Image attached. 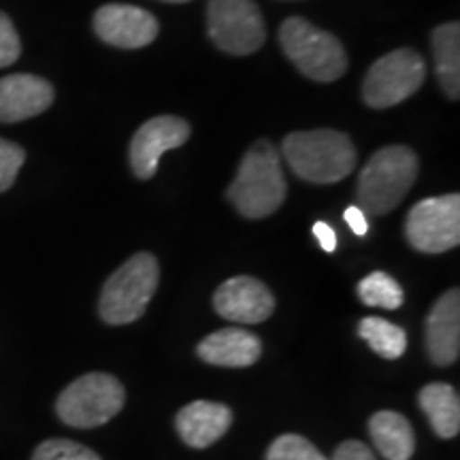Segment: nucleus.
Returning a JSON list of instances; mask_svg holds the SVG:
<instances>
[{"mask_svg":"<svg viewBox=\"0 0 460 460\" xmlns=\"http://www.w3.org/2000/svg\"><path fill=\"white\" fill-rule=\"evenodd\" d=\"M286 190L279 152L271 141L261 139L241 160L237 177L228 186V199L247 220H262L279 209Z\"/></svg>","mask_w":460,"mask_h":460,"instance_id":"1","label":"nucleus"},{"mask_svg":"<svg viewBox=\"0 0 460 460\" xmlns=\"http://www.w3.org/2000/svg\"><path fill=\"white\" fill-rule=\"evenodd\" d=\"M288 166L305 181L335 183L354 171L356 147L348 135L339 130H298L281 143Z\"/></svg>","mask_w":460,"mask_h":460,"instance_id":"2","label":"nucleus"},{"mask_svg":"<svg viewBox=\"0 0 460 460\" xmlns=\"http://www.w3.org/2000/svg\"><path fill=\"white\" fill-rule=\"evenodd\" d=\"M416 152L405 146L377 149L360 171L356 200L367 216H386L401 205L418 177Z\"/></svg>","mask_w":460,"mask_h":460,"instance_id":"3","label":"nucleus"},{"mask_svg":"<svg viewBox=\"0 0 460 460\" xmlns=\"http://www.w3.org/2000/svg\"><path fill=\"white\" fill-rule=\"evenodd\" d=\"M160 267L156 256L139 252L128 258L102 286L99 301L101 318L111 326L139 320L152 296L156 295Z\"/></svg>","mask_w":460,"mask_h":460,"instance_id":"4","label":"nucleus"},{"mask_svg":"<svg viewBox=\"0 0 460 460\" xmlns=\"http://www.w3.org/2000/svg\"><path fill=\"white\" fill-rule=\"evenodd\" d=\"M279 43L288 60L314 82L331 84L348 71L341 41L303 17H288L279 26Z\"/></svg>","mask_w":460,"mask_h":460,"instance_id":"5","label":"nucleus"},{"mask_svg":"<svg viewBox=\"0 0 460 460\" xmlns=\"http://www.w3.org/2000/svg\"><path fill=\"white\" fill-rule=\"evenodd\" d=\"M126 393L122 382L109 373H85L62 390L56 413L73 429H94L122 411Z\"/></svg>","mask_w":460,"mask_h":460,"instance_id":"6","label":"nucleus"},{"mask_svg":"<svg viewBox=\"0 0 460 460\" xmlns=\"http://www.w3.org/2000/svg\"><path fill=\"white\" fill-rule=\"evenodd\" d=\"M427 62L413 49H394L373 62L362 82V101L371 109H388L407 101L422 88Z\"/></svg>","mask_w":460,"mask_h":460,"instance_id":"7","label":"nucleus"},{"mask_svg":"<svg viewBox=\"0 0 460 460\" xmlns=\"http://www.w3.org/2000/svg\"><path fill=\"white\" fill-rule=\"evenodd\" d=\"M207 32L217 49L230 56L256 54L267 39V28L254 0H209Z\"/></svg>","mask_w":460,"mask_h":460,"instance_id":"8","label":"nucleus"},{"mask_svg":"<svg viewBox=\"0 0 460 460\" xmlns=\"http://www.w3.org/2000/svg\"><path fill=\"white\" fill-rule=\"evenodd\" d=\"M405 237L413 250L422 254H444L460 243V197L420 200L405 220Z\"/></svg>","mask_w":460,"mask_h":460,"instance_id":"9","label":"nucleus"},{"mask_svg":"<svg viewBox=\"0 0 460 460\" xmlns=\"http://www.w3.org/2000/svg\"><path fill=\"white\" fill-rule=\"evenodd\" d=\"M190 135H192L190 124L175 115H158L147 119L130 141V166L135 175L139 180H152L163 154L181 147Z\"/></svg>","mask_w":460,"mask_h":460,"instance_id":"10","label":"nucleus"},{"mask_svg":"<svg viewBox=\"0 0 460 460\" xmlns=\"http://www.w3.org/2000/svg\"><path fill=\"white\" fill-rule=\"evenodd\" d=\"M94 32L101 41L119 49H141L158 37V20L135 4H105L94 13Z\"/></svg>","mask_w":460,"mask_h":460,"instance_id":"11","label":"nucleus"},{"mask_svg":"<svg viewBox=\"0 0 460 460\" xmlns=\"http://www.w3.org/2000/svg\"><path fill=\"white\" fill-rule=\"evenodd\" d=\"M216 312L228 322L239 324H261L275 312V298L261 279L250 275L230 278L214 295Z\"/></svg>","mask_w":460,"mask_h":460,"instance_id":"12","label":"nucleus"},{"mask_svg":"<svg viewBox=\"0 0 460 460\" xmlns=\"http://www.w3.org/2000/svg\"><path fill=\"white\" fill-rule=\"evenodd\" d=\"M56 99L54 85L37 75L15 73L0 79V122H24L48 111Z\"/></svg>","mask_w":460,"mask_h":460,"instance_id":"13","label":"nucleus"},{"mask_svg":"<svg viewBox=\"0 0 460 460\" xmlns=\"http://www.w3.org/2000/svg\"><path fill=\"white\" fill-rule=\"evenodd\" d=\"M427 348L435 365L456 362L460 352V292H444L427 318Z\"/></svg>","mask_w":460,"mask_h":460,"instance_id":"14","label":"nucleus"},{"mask_svg":"<svg viewBox=\"0 0 460 460\" xmlns=\"http://www.w3.org/2000/svg\"><path fill=\"white\" fill-rule=\"evenodd\" d=\"M175 424L177 433L190 447L203 450V447H209L220 437L226 435L230 424H233V411L222 402L194 401L180 410Z\"/></svg>","mask_w":460,"mask_h":460,"instance_id":"15","label":"nucleus"},{"mask_svg":"<svg viewBox=\"0 0 460 460\" xmlns=\"http://www.w3.org/2000/svg\"><path fill=\"white\" fill-rule=\"evenodd\" d=\"M197 354L209 365L241 369V367H252L261 358L262 343L254 332L230 326V329H222L205 337L199 343Z\"/></svg>","mask_w":460,"mask_h":460,"instance_id":"16","label":"nucleus"},{"mask_svg":"<svg viewBox=\"0 0 460 460\" xmlns=\"http://www.w3.org/2000/svg\"><path fill=\"white\" fill-rule=\"evenodd\" d=\"M369 433L386 460H410L416 450V435L410 420L396 411H377L369 420Z\"/></svg>","mask_w":460,"mask_h":460,"instance_id":"17","label":"nucleus"},{"mask_svg":"<svg viewBox=\"0 0 460 460\" xmlns=\"http://www.w3.org/2000/svg\"><path fill=\"white\" fill-rule=\"evenodd\" d=\"M418 401L441 439H454L460 433V399L450 384H429L420 390Z\"/></svg>","mask_w":460,"mask_h":460,"instance_id":"18","label":"nucleus"},{"mask_svg":"<svg viewBox=\"0 0 460 460\" xmlns=\"http://www.w3.org/2000/svg\"><path fill=\"white\" fill-rule=\"evenodd\" d=\"M435 58V71L441 88L450 101H458L460 96V26L458 22L441 24L430 37Z\"/></svg>","mask_w":460,"mask_h":460,"instance_id":"19","label":"nucleus"},{"mask_svg":"<svg viewBox=\"0 0 460 460\" xmlns=\"http://www.w3.org/2000/svg\"><path fill=\"white\" fill-rule=\"evenodd\" d=\"M358 335L369 343L373 352L388 360L401 358L407 349L405 331L393 324V322L377 318V315H369V318L360 320Z\"/></svg>","mask_w":460,"mask_h":460,"instance_id":"20","label":"nucleus"},{"mask_svg":"<svg viewBox=\"0 0 460 460\" xmlns=\"http://www.w3.org/2000/svg\"><path fill=\"white\" fill-rule=\"evenodd\" d=\"M358 296L360 301L369 307H382V309H396L405 301L402 288L394 278H390L384 271H373L360 279L358 284Z\"/></svg>","mask_w":460,"mask_h":460,"instance_id":"21","label":"nucleus"},{"mask_svg":"<svg viewBox=\"0 0 460 460\" xmlns=\"http://www.w3.org/2000/svg\"><path fill=\"white\" fill-rule=\"evenodd\" d=\"M267 460H329L301 435H281L267 452Z\"/></svg>","mask_w":460,"mask_h":460,"instance_id":"22","label":"nucleus"},{"mask_svg":"<svg viewBox=\"0 0 460 460\" xmlns=\"http://www.w3.org/2000/svg\"><path fill=\"white\" fill-rule=\"evenodd\" d=\"M32 460H101L99 454L71 439H48L39 444Z\"/></svg>","mask_w":460,"mask_h":460,"instance_id":"23","label":"nucleus"},{"mask_svg":"<svg viewBox=\"0 0 460 460\" xmlns=\"http://www.w3.org/2000/svg\"><path fill=\"white\" fill-rule=\"evenodd\" d=\"M24 163V147L17 146L13 141L0 139V192H7V190L13 186L17 172H20Z\"/></svg>","mask_w":460,"mask_h":460,"instance_id":"24","label":"nucleus"},{"mask_svg":"<svg viewBox=\"0 0 460 460\" xmlns=\"http://www.w3.org/2000/svg\"><path fill=\"white\" fill-rule=\"evenodd\" d=\"M22 54V43L9 15L0 11V68L11 66Z\"/></svg>","mask_w":460,"mask_h":460,"instance_id":"25","label":"nucleus"},{"mask_svg":"<svg viewBox=\"0 0 460 460\" xmlns=\"http://www.w3.org/2000/svg\"><path fill=\"white\" fill-rule=\"evenodd\" d=\"M332 460H376V454L371 452L369 446L362 444V441L349 439L337 447Z\"/></svg>","mask_w":460,"mask_h":460,"instance_id":"26","label":"nucleus"},{"mask_svg":"<svg viewBox=\"0 0 460 460\" xmlns=\"http://www.w3.org/2000/svg\"><path fill=\"white\" fill-rule=\"evenodd\" d=\"M343 217H345V222H348V226L354 230L356 237H365V234L369 233V222H367V214L360 209V207H356V205L348 207Z\"/></svg>","mask_w":460,"mask_h":460,"instance_id":"27","label":"nucleus"},{"mask_svg":"<svg viewBox=\"0 0 460 460\" xmlns=\"http://www.w3.org/2000/svg\"><path fill=\"white\" fill-rule=\"evenodd\" d=\"M314 234H315V239H318V243L324 252L332 254V252L337 250V234H335V230H332V226H329L326 222H315L314 224Z\"/></svg>","mask_w":460,"mask_h":460,"instance_id":"28","label":"nucleus"},{"mask_svg":"<svg viewBox=\"0 0 460 460\" xmlns=\"http://www.w3.org/2000/svg\"><path fill=\"white\" fill-rule=\"evenodd\" d=\"M164 3H175V4H181V3H190V0H164Z\"/></svg>","mask_w":460,"mask_h":460,"instance_id":"29","label":"nucleus"}]
</instances>
